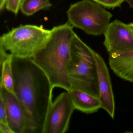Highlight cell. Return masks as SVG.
Returning <instances> with one entry per match:
<instances>
[{"label": "cell", "mask_w": 133, "mask_h": 133, "mask_svg": "<svg viewBox=\"0 0 133 133\" xmlns=\"http://www.w3.org/2000/svg\"><path fill=\"white\" fill-rule=\"evenodd\" d=\"M69 93L75 109L86 114H92L102 108L99 97L81 90L70 89Z\"/></svg>", "instance_id": "cell-11"}, {"label": "cell", "mask_w": 133, "mask_h": 133, "mask_svg": "<svg viewBox=\"0 0 133 133\" xmlns=\"http://www.w3.org/2000/svg\"><path fill=\"white\" fill-rule=\"evenodd\" d=\"M6 0H0V10L2 11L6 6Z\"/></svg>", "instance_id": "cell-18"}, {"label": "cell", "mask_w": 133, "mask_h": 133, "mask_svg": "<svg viewBox=\"0 0 133 133\" xmlns=\"http://www.w3.org/2000/svg\"><path fill=\"white\" fill-rule=\"evenodd\" d=\"M124 1L127 2L130 6L133 8V0H124Z\"/></svg>", "instance_id": "cell-19"}, {"label": "cell", "mask_w": 133, "mask_h": 133, "mask_svg": "<svg viewBox=\"0 0 133 133\" xmlns=\"http://www.w3.org/2000/svg\"><path fill=\"white\" fill-rule=\"evenodd\" d=\"M109 63L116 76L133 83V50L109 54Z\"/></svg>", "instance_id": "cell-10"}, {"label": "cell", "mask_w": 133, "mask_h": 133, "mask_svg": "<svg viewBox=\"0 0 133 133\" xmlns=\"http://www.w3.org/2000/svg\"><path fill=\"white\" fill-rule=\"evenodd\" d=\"M94 2L107 8L119 7L124 0H92Z\"/></svg>", "instance_id": "cell-14"}, {"label": "cell", "mask_w": 133, "mask_h": 133, "mask_svg": "<svg viewBox=\"0 0 133 133\" xmlns=\"http://www.w3.org/2000/svg\"><path fill=\"white\" fill-rule=\"evenodd\" d=\"M129 25L133 31V23H130V24H129Z\"/></svg>", "instance_id": "cell-20"}, {"label": "cell", "mask_w": 133, "mask_h": 133, "mask_svg": "<svg viewBox=\"0 0 133 133\" xmlns=\"http://www.w3.org/2000/svg\"><path fill=\"white\" fill-rule=\"evenodd\" d=\"M75 109L68 92L59 95L46 114L42 133H64L69 129L70 120Z\"/></svg>", "instance_id": "cell-6"}, {"label": "cell", "mask_w": 133, "mask_h": 133, "mask_svg": "<svg viewBox=\"0 0 133 133\" xmlns=\"http://www.w3.org/2000/svg\"><path fill=\"white\" fill-rule=\"evenodd\" d=\"M22 0H6V7L8 10L17 15L20 10Z\"/></svg>", "instance_id": "cell-15"}, {"label": "cell", "mask_w": 133, "mask_h": 133, "mask_svg": "<svg viewBox=\"0 0 133 133\" xmlns=\"http://www.w3.org/2000/svg\"><path fill=\"white\" fill-rule=\"evenodd\" d=\"M0 122L8 124L7 116L5 104L3 98L0 97Z\"/></svg>", "instance_id": "cell-16"}, {"label": "cell", "mask_w": 133, "mask_h": 133, "mask_svg": "<svg viewBox=\"0 0 133 133\" xmlns=\"http://www.w3.org/2000/svg\"><path fill=\"white\" fill-rule=\"evenodd\" d=\"M52 6L50 0H22L20 10L23 14L30 16Z\"/></svg>", "instance_id": "cell-13"}, {"label": "cell", "mask_w": 133, "mask_h": 133, "mask_svg": "<svg viewBox=\"0 0 133 133\" xmlns=\"http://www.w3.org/2000/svg\"><path fill=\"white\" fill-rule=\"evenodd\" d=\"M103 35V44L109 54L133 50V31L129 24L115 20Z\"/></svg>", "instance_id": "cell-7"}, {"label": "cell", "mask_w": 133, "mask_h": 133, "mask_svg": "<svg viewBox=\"0 0 133 133\" xmlns=\"http://www.w3.org/2000/svg\"><path fill=\"white\" fill-rule=\"evenodd\" d=\"M94 57L98 84L99 98L102 103V109L105 110L114 119L115 100L109 69L103 57L95 51Z\"/></svg>", "instance_id": "cell-8"}, {"label": "cell", "mask_w": 133, "mask_h": 133, "mask_svg": "<svg viewBox=\"0 0 133 133\" xmlns=\"http://www.w3.org/2000/svg\"><path fill=\"white\" fill-rule=\"evenodd\" d=\"M50 32L42 25H21L3 34L0 45L13 56L32 58L44 45Z\"/></svg>", "instance_id": "cell-4"}, {"label": "cell", "mask_w": 133, "mask_h": 133, "mask_svg": "<svg viewBox=\"0 0 133 133\" xmlns=\"http://www.w3.org/2000/svg\"><path fill=\"white\" fill-rule=\"evenodd\" d=\"M94 52L74 32L71 41L68 73L70 89L81 90L99 97Z\"/></svg>", "instance_id": "cell-3"}, {"label": "cell", "mask_w": 133, "mask_h": 133, "mask_svg": "<svg viewBox=\"0 0 133 133\" xmlns=\"http://www.w3.org/2000/svg\"><path fill=\"white\" fill-rule=\"evenodd\" d=\"M14 93L25 115L27 133H42L52 103L54 88L45 72L31 57L13 56Z\"/></svg>", "instance_id": "cell-1"}, {"label": "cell", "mask_w": 133, "mask_h": 133, "mask_svg": "<svg viewBox=\"0 0 133 133\" xmlns=\"http://www.w3.org/2000/svg\"><path fill=\"white\" fill-rule=\"evenodd\" d=\"M68 22L89 35H103L112 15L91 0H82L71 4L67 12Z\"/></svg>", "instance_id": "cell-5"}, {"label": "cell", "mask_w": 133, "mask_h": 133, "mask_svg": "<svg viewBox=\"0 0 133 133\" xmlns=\"http://www.w3.org/2000/svg\"><path fill=\"white\" fill-rule=\"evenodd\" d=\"M73 28L68 22L54 27L44 45L32 57L48 76L54 88H61L66 91L71 88L68 70Z\"/></svg>", "instance_id": "cell-2"}, {"label": "cell", "mask_w": 133, "mask_h": 133, "mask_svg": "<svg viewBox=\"0 0 133 133\" xmlns=\"http://www.w3.org/2000/svg\"><path fill=\"white\" fill-rule=\"evenodd\" d=\"M12 55L1 64L0 86H3L7 90L14 93V75L12 71Z\"/></svg>", "instance_id": "cell-12"}, {"label": "cell", "mask_w": 133, "mask_h": 133, "mask_svg": "<svg viewBox=\"0 0 133 133\" xmlns=\"http://www.w3.org/2000/svg\"><path fill=\"white\" fill-rule=\"evenodd\" d=\"M0 133H14L8 124L0 122Z\"/></svg>", "instance_id": "cell-17"}, {"label": "cell", "mask_w": 133, "mask_h": 133, "mask_svg": "<svg viewBox=\"0 0 133 133\" xmlns=\"http://www.w3.org/2000/svg\"><path fill=\"white\" fill-rule=\"evenodd\" d=\"M0 97L5 104L8 123L14 133H27L25 115L19 100L14 93L0 86Z\"/></svg>", "instance_id": "cell-9"}]
</instances>
